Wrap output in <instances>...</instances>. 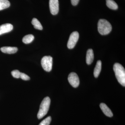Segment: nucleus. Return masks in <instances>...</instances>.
<instances>
[{"instance_id": "1", "label": "nucleus", "mask_w": 125, "mask_h": 125, "mask_svg": "<svg viewBox=\"0 0 125 125\" xmlns=\"http://www.w3.org/2000/svg\"><path fill=\"white\" fill-rule=\"evenodd\" d=\"M113 70L116 77L119 83L124 87L125 86V70L122 65L116 63L113 66Z\"/></svg>"}, {"instance_id": "2", "label": "nucleus", "mask_w": 125, "mask_h": 125, "mask_svg": "<svg viewBox=\"0 0 125 125\" xmlns=\"http://www.w3.org/2000/svg\"><path fill=\"white\" fill-rule=\"evenodd\" d=\"M51 104V99L47 97L43 99L40 105V108L37 114V117L40 119L46 115L49 111Z\"/></svg>"}, {"instance_id": "3", "label": "nucleus", "mask_w": 125, "mask_h": 125, "mask_svg": "<svg viewBox=\"0 0 125 125\" xmlns=\"http://www.w3.org/2000/svg\"><path fill=\"white\" fill-rule=\"evenodd\" d=\"M98 29L99 32L102 35H107L112 31V26L107 20L101 19L98 21Z\"/></svg>"}, {"instance_id": "4", "label": "nucleus", "mask_w": 125, "mask_h": 125, "mask_svg": "<svg viewBox=\"0 0 125 125\" xmlns=\"http://www.w3.org/2000/svg\"><path fill=\"white\" fill-rule=\"evenodd\" d=\"M41 64L45 71L49 72L52 68V58L51 56H45L41 61Z\"/></svg>"}, {"instance_id": "5", "label": "nucleus", "mask_w": 125, "mask_h": 125, "mask_svg": "<svg viewBox=\"0 0 125 125\" xmlns=\"http://www.w3.org/2000/svg\"><path fill=\"white\" fill-rule=\"evenodd\" d=\"M79 34L77 31L73 32L71 34L67 42V47L70 49L73 48L79 38Z\"/></svg>"}, {"instance_id": "6", "label": "nucleus", "mask_w": 125, "mask_h": 125, "mask_svg": "<svg viewBox=\"0 0 125 125\" xmlns=\"http://www.w3.org/2000/svg\"><path fill=\"white\" fill-rule=\"evenodd\" d=\"M68 80L71 85L74 88H76L79 85V77L77 74L74 72H72L69 74L68 76Z\"/></svg>"}, {"instance_id": "7", "label": "nucleus", "mask_w": 125, "mask_h": 125, "mask_svg": "<svg viewBox=\"0 0 125 125\" xmlns=\"http://www.w3.org/2000/svg\"><path fill=\"white\" fill-rule=\"evenodd\" d=\"M49 5L50 11L52 14H57L59 10L58 0H49Z\"/></svg>"}, {"instance_id": "8", "label": "nucleus", "mask_w": 125, "mask_h": 125, "mask_svg": "<svg viewBox=\"0 0 125 125\" xmlns=\"http://www.w3.org/2000/svg\"><path fill=\"white\" fill-rule=\"evenodd\" d=\"M13 25L10 23H6L0 26V35L11 31L13 29Z\"/></svg>"}, {"instance_id": "9", "label": "nucleus", "mask_w": 125, "mask_h": 125, "mask_svg": "<svg viewBox=\"0 0 125 125\" xmlns=\"http://www.w3.org/2000/svg\"><path fill=\"white\" fill-rule=\"evenodd\" d=\"M100 107L101 110L106 116L109 117H112L113 116V114L111 110L106 104L102 103L100 104Z\"/></svg>"}, {"instance_id": "10", "label": "nucleus", "mask_w": 125, "mask_h": 125, "mask_svg": "<svg viewBox=\"0 0 125 125\" xmlns=\"http://www.w3.org/2000/svg\"><path fill=\"white\" fill-rule=\"evenodd\" d=\"M0 50L3 53L13 54L18 51V49L16 47H3L0 48Z\"/></svg>"}, {"instance_id": "11", "label": "nucleus", "mask_w": 125, "mask_h": 125, "mask_svg": "<svg viewBox=\"0 0 125 125\" xmlns=\"http://www.w3.org/2000/svg\"><path fill=\"white\" fill-rule=\"evenodd\" d=\"M94 59L93 51L92 49H89L87 51L86 55V62L87 64H91L93 61Z\"/></svg>"}, {"instance_id": "12", "label": "nucleus", "mask_w": 125, "mask_h": 125, "mask_svg": "<svg viewBox=\"0 0 125 125\" xmlns=\"http://www.w3.org/2000/svg\"><path fill=\"white\" fill-rule=\"evenodd\" d=\"M102 69V62L99 60L97 62V63L94 70V77L97 78L99 75Z\"/></svg>"}, {"instance_id": "13", "label": "nucleus", "mask_w": 125, "mask_h": 125, "mask_svg": "<svg viewBox=\"0 0 125 125\" xmlns=\"http://www.w3.org/2000/svg\"><path fill=\"white\" fill-rule=\"evenodd\" d=\"M106 5L109 9L113 10H116L118 9V5L113 0H106Z\"/></svg>"}, {"instance_id": "14", "label": "nucleus", "mask_w": 125, "mask_h": 125, "mask_svg": "<svg viewBox=\"0 0 125 125\" xmlns=\"http://www.w3.org/2000/svg\"><path fill=\"white\" fill-rule=\"evenodd\" d=\"M31 23L33 25L34 28L39 30H42L43 29L42 25L37 19L35 18L33 19Z\"/></svg>"}, {"instance_id": "15", "label": "nucleus", "mask_w": 125, "mask_h": 125, "mask_svg": "<svg viewBox=\"0 0 125 125\" xmlns=\"http://www.w3.org/2000/svg\"><path fill=\"white\" fill-rule=\"evenodd\" d=\"M10 3L8 0H0V10L10 7Z\"/></svg>"}, {"instance_id": "16", "label": "nucleus", "mask_w": 125, "mask_h": 125, "mask_svg": "<svg viewBox=\"0 0 125 125\" xmlns=\"http://www.w3.org/2000/svg\"><path fill=\"white\" fill-rule=\"evenodd\" d=\"M34 36L32 34H28L23 38V42L25 44H28L32 42L34 39Z\"/></svg>"}, {"instance_id": "17", "label": "nucleus", "mask_w": 125, "mask_h": 125, "mask_svg": "<svg viewBox=\"0 0 125 125\" xmlns=\"http://www.w3.org/2000/svg\"><path fill=\"white\" fill-rule=\"evenodd\" d=\"M51 121V117L50 116L46 118L42 121L39 125H49Z\"/></svg>"}, {"instance_id": "18", "label": "nucleus", "mask_w": 125, "mask_h": 125, "mask_svg": "<svg viewBox=\"0 0 125 125\" xmlns=\"http://www.w3.org/2000/svg\"><path fill=\"white\" fill-rule=\"evenodd\" d=\"M21 72L18 70H14L11 72V74L14 78H19L20 77Z\"/></svg>"}, {"instance_id": "19", "label": "nucleus", "mask_w": 125, "mask_h": 125, "mask_svg": "<svg viewBox=\"0 0 125 125\" xmlns=\"http://www.w3.org/2000/svg\"><path fill=\"white\" fill-rule=\"evenodd\" d=\"M20 78H21L23 80L25 81L29 80L30 79L29 76L24 73H21V72Z\"/></svg>"}, {"instance_id": "20", "label": "nucleus", "mask_w": 125, "mask_h": 125, "mask_svg": "<svg viewBox=\"0 0 125 125\" xmlns=\"http://www.w3.org/2000/svg\"><path fill=\"white\" fill-rule=\"evenodd\" d=\"M79 0H71L72 4L73 5L76 6L79 3Z\"/></svg>"}]
</instances>
